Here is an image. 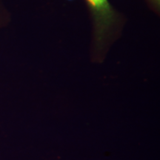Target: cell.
I'll return each instance as SVG.
<instances>
[{"label":"cell","instance_id":"6da1fadb","mask_svg":"<svg viewBox=\"0 0 160 160\" xmlns=\"http://www.w3.org/2000/svg\"><path fill=\"white\" fill-rule=\"evenodd\" d=\"M91 8L96 23V34L101 41L115 20V13L108 0H86Z\"/></svg>","mask_w":160,"mask_h":160},{"label":"cell","instance_id":"7a4b0ae2","mask_svg":"<svg viewBox=\"0 0 160 160\" xmlns=\"http://www.w3.org/2000/svg\"><path fill=\"white\" fill-rule=\"evenodd\" d=\"M159 0H158V2H159Z\"/></svg>","mask_w":160,"mask_h":160}]
</instances>
